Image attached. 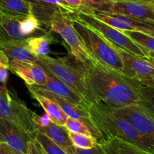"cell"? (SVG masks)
Segmentation results:
<instances>
[{
	"label": "cell",
	"mask_w": 154,
	"mask_h": 154,
	"mask_svg": "<svg viewBox=\"0 0 154 154\" xmlns=\"http://www.w3.org/2000/svg\"><path fill=\"white\" fill-rule=\"evenodd\" d=\"M45 71H46L47 77H48L47 84L44 86H36V87L47 90L53 94L57 95V96L64 99L72 105H75V107L80 109L88 111L89 106L91 105L89 102H88L81 95H79L64 83L57 79L51 72H48V70Z\"/></svg>",
	"instance_id": "cell-15"
},
{
	"label": "cell",
	"mask_w": 154,
	"mask_h": 154,
	"mask_svg": "<svg viewBox=\"0 0 154 154\" xmlns=\"http://www.w3.org/2000/svg\"><path fill=\"white\" fill-rule=\"evenodd\" d=\"M88 12L92 14L95 17L121 32L125 30L138 31L154 36V24L120 14L97 11Z\"/></svg>",
	"instance_id": "cell-11"
},
{
	"label": "cell",
	"mask_w": 154,
	"mask_h": 154,
	"mask_svg": "<svg viewBox=\"0 0 154 154\" xmlns=\"http://www.w3.org/2000/svg\"><path fill=\"white\" fill-rule=\"evenodd\" d=\"M0 51H2L10 60H18L34 63H37L38 61V56L30 52L27 48V40L1 43Z\"/></svg>",
	"instance_id": "cell-20"
},
{
	"label": "cell",
	"mask_w": 154,
	"mask_h": 154,
	"mask_svg": "<svg viewBox=\"0 0 154 154\" xmlns=\"http://www.w3.org/2000/svg\"><path fill=\"white\" fill-rule=\"evenodd\" d=\"M0 13L18 20L32 14L30 5L26 0H0Z\"/></svg>",
	"instance_id": "cell-21"
},
{
	"label": "cell",
	"mask_w": 154,
	"mask_h": 154,
	"mask_svg": "<svg viewBox=\"0 0 154 154\" xmlns=\"http://www.w3.org/2000/svg\"><path fill=\"white\" fill-rule=\"evenodd\" d=\"M27 88L31 93V96L40 104L45 113L49 115L52 122L60 126H65L69 117L63 112L60 107L52 99L37 93L30 86H27Z\"/></svg>",
	"instance_id": "cell-18"
},
{
	"label": "cell",
	"mask_w": 154,
	"mask_h": 154,
	"mask_svg": "<svg viewBox=\"0 0 154 154\" xmlns=\"http://www.w3.org/2000/svg\"><path fill=\"white\" fill-rule=\"evenodd\" d=\"M34 138L41 144L48 154H68L60 146L50 139L47 135L39 131L36 132Z\"/></svg>",
	"instance_id": "cell-26"
},
{
	"label": "cell",
	"mask_w": 154,
	"mask_h": 154,
	"mask_svg": "<svg viewBox=\"0 0 154 154\" xmlns=\"http://www.w3.org/2000/svg\"><path fill=\"white\" fill-rule=\"evenodd\" d=\"M69 17L72 26L78 33L90 57L122 73V61L117 50L90 26L72 18L70 14Z\"/></svg>",
	"instance_id": "cell-3"
},
{
	"label": "cell",
	"mask_w": 154,
	"mask_h": 154,
	"mask_svg": "<svg viewBox=\"0 0 154 154\" xmlns=\"http://www.w3.org/2000/svg\"><path fill=\"white\" fill-rule=\"evenodd\" d=\"M110 108L116 114L122 116L130 122V123L154 147V118L142 111L137 105Z\"/></svg>",
	"instance_id": "cell-12"
},
{
	"label": "cell",
	"mask_w": 154,
	"mask_h": 154,
	"mask_svg": "<svg viewBox=\"0 0 154 154\" xmlns=\"http://www.w3.org/2000/svg\"><path fill=\"white\" fill-rule=\"evenodd\" d=\"M65 1L69 4L70 7H72V8H74L76 11L83 8L85 6V4L82 0H65Z\"/></svg>",
	"instance_id": "cell-34"
},
{
	"label": "cell",
	"mask_w": 154,
	"mask_h": 154,
	"mask_svg": "<svg viewBox=\"0 0 154 154\" xmlns=\"http://www.w3.org/2000/svg\"><path fill=\"white\" fill-rule=\"evenodd\" d=\"M33 121L36 124V128L38 129V128L46 127L48 125H50L52 120H51V117L47 113H45V114L42 116H39L36 114V113H34L33 114Z\"/></svg>",
	"instance_id": "cell-29"
},
{
	"label": "cell",
	"mask_w": 154,
	"mask_h": 154,
	"mask_svg": "<svg viewBox=\"0 0 154 154\" xmlns=\"http://www.w3.org/2000/svg\"><path fill=\"white\" fill-rule=\"evenodd\" d=\"M10 70L27 86H44L48 82L46 71L37 63L12 60H10Z\"/></svg>",
	"instance_id": "cell-13"
},
{
	"label": "cell",
	"mask_w": 154,
	"mask_h": 154,
	"mask_svg": "<svg viewBox=\"0 0 154 154\" xmlns=\"http://www.w3.org/2000/svg\"><path fill=\"white\" fill-rule=\"evenodd\" d=\"M65 127L66 128L69 132H74V133H81L85 134L88 135H93L91 129L88 126L83 122L79 120H75L71 117H68L66 123L65 124Z\"/></svg>",
	"instance_id": "cell-27"
},
{
	"label": "cell",
	"mask_w": 154,
	"mask_h": 154,
	"mask_svg": "<svg viewBox=\"0 0 154 154\" xmlns=\"http://www.w3.org/2000/svg\"><path fill=\"white\" fill-rule=\"evenodd\" d=\"M139 83L141 84L142 85L149 86V87H154V77L152 78H149V79L143 80V81H140Z\"/></svg>",
	"instance_id": "cell-35"
},
{
	"label": "cell",
	"mask_w": 154,
	"mask_h": 154,
	"mask_svg": "<svg viewBox=\"0 0 154 154\" xmlns=\"http://www.w3.org/2000/svg\"><path fill=\"white\" fill-rule=\"evenodd\" d=\"M142 1L146 2H149V3H150V4L154 5V0H142Z\"/></svg>",
	"instance_id": "cell-37"
},
{
	"label": "cell",
	"mask_w": 154,
	"mask_h": 154,
	"mask_svg": "<svg viewBox=\"0 0 154 154\" xmlns=\"http://www.w3.org/2000/svg\"><path fill=\"white\" fill-rule=\"evenodd\" d=\"M104 154H105V153H104Z\"/></svg>",
	"instance_id": "cell-39"
},
{
	"label": "cell",
	"mask_w": 154,
	"mask_h": 154,
	"mask_svg": "<svg viewBox=\"0 0 154 154\" xmlns=\"http://www.w3.org/2000/svg\"><path fill=\"white\" fill-rule=\"evenodd\" d=\"M122 32L129 36L136 44L146 51L154 52V36L138 31L125 30Z\"/></svg>",
	"instance_id": "cell-24"
},
{
	"label": "cell",
	"mask_w": 154,
	"mask_h": 154,
	"mask_svg": "<svg viewBox=\"0 0 154 154\" xmlns=\"http://www.w3.org/2000/svg\"><path fill=\"white\" fill-rule=\"evenodd\" d=\"M88 112L92 123L101 135L102 140L110 138H121L149 153H154L152 144L130 122L113 112L109 106L101 102H93L89 106Z\"/></svg>",
	"instance_id": "cell-2"
},
{
	"label": "cell",
	"mask_w": 154,
	"mask_h": 154,
	"mask_svg": "<svg viewBox=\"0 0 154 154\" xmlns=\"http://www.w3.org/2000/svg\"><path fill=\"white\" fill-rule=\"evenodd\" d=\"M70 16L95 30L116 49L123 50L143 58L146 59L147 57L148 51L136 44L129 36L98 19L92 14L85 11L79 10L75 13L70 14Z\"/></svg>",
	"instance_id": "cell-4"
},
{
	"label": "cell",
	"mask_w": 154,
	"mask_h": 154,
	"mask_svg": "<svg viewBox=\"0 0 154 154\" xmlns=\"http://www.w3.org/2000/svg\"><path fill=\"white\" fill-rule=\"evenodd\" d=\"M149 154H154V153H149Z\"/></svg>",
	"instance_id": "cell-38"
},
{
	"label": "cell",
	"mask_w": 154,
	"mask_h": 154,
	"mask_svg": "<svg viewBox=\"0 0 154 154\" xmlns=\"http://www.w3.org/2000/svg\"><path fill=\"white\" fill-rule=\"evenodd\" d=\"M122 61V74L138 82L154 77V66L146 58L116 49Z\"/></svg>",
	"instance_id": "cell-10"
},
{
	"label": "cell",
	"mask_w": 154,
	"mask_h": 154,
	"mask_svg": "<svg viewBox=\"0 0 154 154\" xmlns=\"http://www.w3.org/2000/svg\"><path fill=\"white\" fill-rule=\"evenodd\" d=\"M9 70H10V60L2 51H0V85L1 86H6Z\"/></svg>",
	"instance_id": "cell-28"
},
{
	"label": "cell",
	"mask_w": 154,
	"mask_h": 154,
	"mask_svg": "<svg viewBox=\"0 0 154 154\" xmlns=\"http://www.w3.org/2000/svg\"><path fill=\"white\" fill-rule=\"evenodd\" d=\"M50 29L51 31L61 36L66 45L69 47L71 54L77 61L80 63L88 61L90 56L86 51L78 33L72 26L69 14L61 11L55 12L51 17Z\"/></svg>",
	"instance_id": "cell-8"
},
{
	"label": "cell",
	"mask_w": 154,
	"mask_h": 154,
	"mask_svg": "<svg viewBox=\"0 0 154 154\" xmlns=\"http://www.w3.org/2000/svg\"><path fill=\"white\" fill-rule=\"evenodd\" d=\"M37 131L42 132L60 146L68 154H76L75 147L72 144L69 135V131L64 126H60L51 122L46 127L38 128Z\"/></svg>",
	"instance_id": "cell-17"
},
{
	"label": "cell",
	"mask_w": 154,
	"mask_h": 154,
	"mask_svg": "<svg viewBox=\"0 0 154 154\" xmlns=\"http://www.w3.org/2000/svg\"><path fill=\"white\" fill-rule=\"evenodd\" d=\"M84 2L85 6L83 8H91L95 7V6L105 4V3H108L110 2L114 1V0H82Z\"/></svg>",
	"instance_id": "cell-32"
},
{
	"label": "cell",
	"mask_w": 154,
	"mask_h": 154,
	"mask_svg": "<svg viewBox=\"0 0 154 154\" xmlns=\"http://www.w3.org/2000/svg\"><path fill=\"white\" fill-rule=\"evenodd\" d=\"M99 143L105 154H149L138 146L118 138L103 139Z\"/></svg>",
	"instance_id": "cell-19"
},
{
	"label": "cell",
	"mask_w": 154,
	"mask_h": 154,
	"mask_svg": "<svg viewBox=\"0 0 154 154\" xmlns=\"http://www.w3.org/2000/svg\"><path fill=\"white\" fill-rule=\"evenodd\" d=\"M91 103L101 102L113 108L137 105L140 83L98 63L77 61Z\"/></svg>",
	"instance_id": "cell-1"
},
{
	"label": "cell",
	"mask_w": 154,
	"mask_h": 154,
	"mask_svg": "<svg viewBox=\"0 0 154 154\" xmlns=\"http://www.w3.org/2000/svg\"><path fill=\"white\" fill-rule=\"evenodd\" d=\"M146 60L150 62L152 65L154 66V52H151V51H148L147 52V57Z\"/></svg>",
	"instance_id": "cell-36"
},
{
	"label": "cell",
	"mask_w": 154,
	"mask_h": 154,
	"mask_svg": "<svg viewBox=\"0 0 154 154\" xmlns=\"http://www.w3.org/2000/svg\"><path fill=\"white\" fill-rule=\"evenodd\" d=\"M76 154H104V150L99 143L91 149H80L75 147Z\"/></svg>",
	"instance_id": "cell-31"
},
{
	"label": "cell",
	"mask_w": 154,
	"mask_h": 154,
	"mask_svg": "<svg viewBox=\"0 0 154 154\" xmlns=\"http://www.w3.org/2000/svg\"><path fill=\"white\" fill-rule=\"evenodd\" d=\"M31 7L32 14L45 26H50L51 17L55 12L73 14L77 11L65 0H26Z\"/></svg>",
	"instance_id": "cell-14"
},
{
	"label": "cell",
	"mask_w": 154,
	"mask_h": 154,
	"mask_svg": "<svg viewBox=\"0 0 154 154\" xmlns=\"http://www.w3.org/2000/svg\"><path fill=\"white\" fill-rule=\"evenodd\" d=\"M33 114L14 90L0 85V119L18 123L35 136L37 128L33 121Z\"/></svg>",
	"instance_id": "cell-6"
},
{
	"label": "cell",
	"mask_w": 154,
	"mask_h": 154,
	"mask_svg": "<svg viewBox=\"0 0 154 154\" xmlns=\"http://www.w3.org/2000/svg\"><path fill=\"white\" fill-rule=\"evenodd\" d=\"M69 138L74 147L80 149H91L98 143V140L93 135L69 132Z\"/></svg>",
	"instance_id": "cell-25"
},
{
	"label": "cell",
	"mask_w": 154,
	"mask_h": 154,
	"mask_svg": "<svg viewBox=\"0 0 154 154\" xmlns=\"http://www.w3.org/2000/svg\"><path fill=\"white\" fill-rule=\"evenodd\" d=\"M30 87H31L32 88H33L35 91L37 92V93L44 95V96H47V97H48L49 99L54 101V102L60 107V108L63 110V112H64L69 117L75 119V120H79V121L83 122V123H85V124L88 126L89 129H91V131L92 132V135H93V136L95 137V138H97L98 142H100V141L102 140L101 135H100L99 132L97 130V129L95 127L93 123H92L91 119L90 114H89L88 111L77 108L75 105H72V104L66 102L64 99H61L60 97L57 96V95L53 94V93H50V92L47 91V90H43V89L42 88H39V87H36V86H30Z\"/></svg>",
	"instance_id": "cell-16"
},
{
	"label": "cell",
	"mask_w": 154,
	"mask_h": 154,
	"mask_svg": "<svg viewBox=\"0 0 154 154\" xmlns=\"http://www.w3.org/2000/svg\"><path fill=\"white\" fill-rule=\"evenodd\" d=\"M53 41L51 30L46 34L30 38L27 40V48L31 53L38 56H47L50 53L49 46Z\"/></svg>",
	"instance_id": "cell-22"
},
{
	"label": "cell",
	"mask_w": 154,
	"mask_h": 154,
	"mask_svg": "<svg viewBox=\"0 0 154 154\" xmlns=\"http://www.w3.org/2000/svg\"><path fill=\"white\" fill-rule=\"evenodd\" d=\"M34 136L24 128L5 119H0V142L7 143L18 154H27Z\"/></svg>",
	"instance_id": "cell-9"
},
{
	"label": "cell",
	"mask_w": 154,
	"mask_h": 154,
	"mask_svg": "<svg viewBox=\"0 0 154 154\" xmlns=\"http://www.w3.org/2000/svg\"><path fill=\"white\" fill-rule=\"evenodd\" d=\"M27 154H48L36 139L32 140L28 146Z\"/></svg>",
	"instance_id": "cell-30"
},
{
	"label": "cell",
	"mask_w": 154,
	"mask_h": 154,
	"mask_svg": "<svg viewBox=\"0 0 154 154\" xmlns=\"http://www.w3.org/2000/svg\"><path fill=\"white\" fill-rule=\"evenodd\" d=\"M137 106L154 118V87L140 84Z\"/></svg>",
	"instance_id": "cell-23"
},
{
	"label": "cell",
	"mask_w": 154,
	"mask_h": 154,
	"mask_svg": "<svg viewBox=\"0 0 154 154\" xmlns=\"http://www.w3.org/2000/svg\"><path fill=\"white\" fill-rule=\"evenodd\" d=\"M37 63L91 104L82 73L75 59V62H72L67 57L53 58L48 55L39 56Z\"/></svg>",
	"instance_id": "cell-5"
},
{
	"label": "cell",
	"mask_w": 154,
	"mask_h": 154,
	"mask_svg": "<svg viewBox=\"0 0 154 154\" xmlns=\"http://www.w3.org/2000/svg\"><path fill=\"white\" fill-rule=\"evenodd\" d=\"M80 10L120 14L154 24V5L142 0H114Z\"/></svg>",
	"instance_id": "cell-7"
},
{
	"label": "cell",
	"mask_w": 154,
	"mask_h": 154,
	"mask_svg": "<svg viewBox=\"0 0 154 154\" xmlns=\"http://www.w3.org/2000/svg\"><path fill=\"white\" fill-rule=\"evenodd\" d=\"M0 154H18L10 145L5 142H0Z\"/></svg>",
	"instance_id": "cell-33"
}]
</instances>
